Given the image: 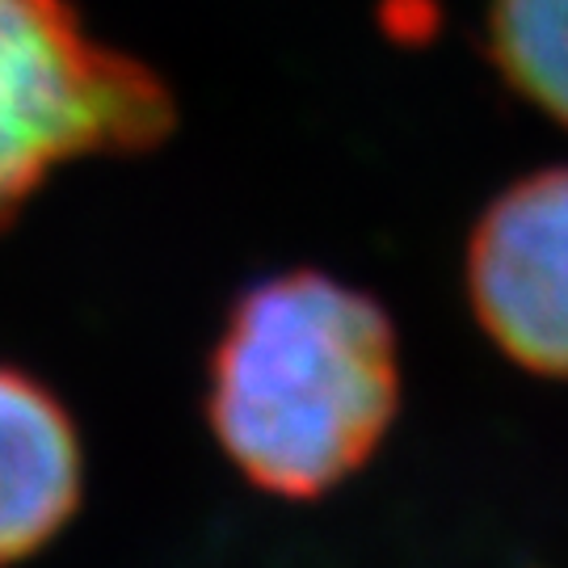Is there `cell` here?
I'll list each match as a JSON object with an SVG mask.
<instances>
[{
    "mask_svg": "<svg viewBox=\"0 0 568 568\" xmlns=\"http://www.w3.org/2000/svg\"><path fill=\"white\" fill-rule=\"evenodd\" d=\"M396 405V328L366 291L291 270L232 304L206 422L257 488L291 501L337 488L384 443Z\"/></svg>",
    "mask_w": 568,
    "mask_h": 568,
    "instance_id": "obj_1",
    "label": "cell"
},
{
    "mask_svg": "<svg viewBox=\"0 0 568 568\" xmlns=\"http://www.w3.org/2000/svg\"><path fill=\"white\" fill-rule=\"evenodd\" d=\"M84 455L68 408L0 363V565L47 548L81 506Z\"/></svg>",
    "mask_w": 568,
    "mask_h": 568,
    "instance_id": "obj_4",
    "label": "cell"
},
{
    "mask_svg": "<svg viewBox=\"0 0 568 568\" xmlns=\"http://www.w3.org/2000/svg\"><path fill=\"white\" fill-rule=\"evenodd\" d=\"M169 131L164 81L98 39L72 0H0V232L55 169L156 148Z\"/></svg>",
    "mask_w": 568,
    "mask_h": 568,
    "instance_id": "obj_2",
    "label": "cell"
},
{
    "mask_svg": "<svg viewBox=\"0 0 568 568\" xmlns=\"http://www.w3.org/2000/svg\"><path fill=\"white\" fill-rule=\"evenodd\" d=\"M476 321L518 366L568 379V164L485 206L467 244Z\"/></svg>",
    "mask_w": 568,
    "mask_h": 568,
    "instance_id": "obj_3",
    "label": "cell"
},
{
    "mask_svg": "<svg viewBox=\"0 0 568 568\" xmlns=\"http://www.w3.org/2000/svg\"><path fill=\"white\" fill-rule=\"evenodd\" d=\"M485 34L509 89L568 126V0H488Z\"/></svg>",
    "mask_w": 568,
    "mask_h": 568,
    "instance_id": "obj_5",
    "label": "cell"
}]
</instances>
